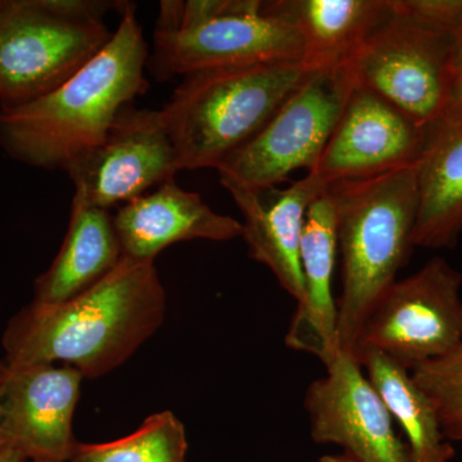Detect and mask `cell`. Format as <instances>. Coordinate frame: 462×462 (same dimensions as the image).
Masks as SVG:
<instances>
[{"label": "cell", "instance_id": "1", "mask_svg": "<svg viewBox=\"0 0 462 462\" xmlns=\"http://www.w3.org/2000/svg\"><path fill=\"white\" fill-rule=\"evenodd\" d=\"M166 293L154 261L123 257L107 276L65 302L32 300L3 336L9 367L63 363L84 378L123 365L162 325Z\"/></svg>", "mask_w": 462, "mask_h": 462}, {"label": "cell", "instance_id": "2", "mask_svg": "<svg viewBox=\"0 0 462 462\" xmlns=\"http://www.w3.org/2000/svg\"><path fill=\"white\" fill-rule=\"evenodd\" d=\"M106 47L56 89L0 109V145L18 162L67 171L106 138L148 88V45L135 5L125 2Z\"/></svg>", "mask_w": 462, "mask_h": 462}, {"label": "cell", "instance_id": "3", "mask_svg": "<svg viewBox=\"0 0 462 462\" xmlns=\"http://www.w3.org/2000/svg\"><path fill=\"white\" fill-rule=\"evenodd\" d=\"M418 165L328 187L342 257L337 331L340 351L351 357L367 315L397 282L415 248Z\"/></svg>", "mask_w": 462, "mask_h": 462}, {"label": "cell", "instance_id": "4", "mask_svg": "<svg viewBox=\"0 0 462 462\" xmlns=\"http://www.w3.org/2000/svg\"><path fill=\"white\" fill-rule=\"evenodd\" d=\"M311 74L300 62H276L184 76L160 109L179 171L217 170Z\"/></svg>", "mask_w": 462, "mask_h": 462}, {"label": "cell", "instance_id": "5", "mask_svg": "<svg viewBox=\"0 0 462 462\" xmlns=\"http://www.w3.org/2000/svg\"><path fill=\"white\" fill-rule=\"evenodd\" d=\"M158 79L206 69L300 62L296 27L260 0H163L154 27Z\"/></svg>", "mask_w": 462, "mask_h": 462}, {"label": "cell", "instance_id": "6", "mask_svg": "<svg viewBox=\"0 0 462 462\" xmlns=\"http://www.w3.org/2000/svg\"><path fill=\"white\" fill-rule=\"evenodd\" d=\"M125 2L3 0L0 7V109L56 89L112 38L105 16Z\"/></svg>", "mask_w": 462, "mask_h": 462}, {"label": "cell", "instance_id": "7", "mask_svg": "<svg viewBox=\"0 0 462 462\" xmlns=\"http://www.w3.org/2000/svg\"><path fill=\"white\" fill-rule=\"evenodd\" d=\"M355 84L351 63L310 75L257 135L221 163V184L276 187L298 169L314 171Z\"/></svg>", "mask_w": 462, "mask_h": 462}, {"label": "cell", "instance_id": "8", "mask_svg": "<svg viewBox=\"0 0 462 462\" xmlns=\"http://www.w3.org/2000/svg\"><path fill=\"white\" fill-rule=\"evenodd\" d=\"M462 275L434 257L397 281L367 315L352 358L380 354L412 372L462 345Z\"/></svg>", "mask_w": 462, "mask_h": 462}, {"label": "cell", "instance_id": "9", "mask_svg": "<svg viewBox=\"0 0 462 462\" xmlns=\"http://www.w3.org/2000/svg\"><path fill=\"white\" fill-rule=\"evenodd\" d=\"M451 36L389 11L351 65L356 81L430 130L445 107L451 79Z\"/></svg>", "mask_w": 462, "mask_h": 462}, {"label": "cell", "instance_id": "10", "mask_svg": "<svg viewBox=\"0 0 462 462\" xmlns=\"http://www.w3.org/2000/svg\"><path fill=\"white\" fill-rule=\"evenodd\" d=\"M179 171L160 109L125 108L106 138L67 170L74 199L108 209L172 180Z\"/></svg>", "mask_w": 462, "mask_h": 462}, {"label": "cell", "instance_id": "11", "mask_svg": "<svg viewBox=\"0 0 462 462\" xmlns=\"http://www.w3.org/2000/svg\"><path fill=\"white\" fill-rule=\"evenodd\" d=\"M327 375L312 382L305 410L312 439L337 445L357 462H412L406 440L394 430L393 418L361 365L340 352Z\"/></svg>", "mask_w": 462, "mask_h": 462}, {"label": "cell", "instance_id": "12", "mask_svg": "<svg viewBox=\"0 0 462 462\" xmlns=\"http://www.w3.org/2000/svg\"><path fill=\"white\" fill-rule=\"evenodd\" d=\"M428 130L356 81L314 173L329 182L373 178L420 161Z\"/></svg>", "mask_w": 462, "mask_h": 462}, {"label": "cell", "instance_id": "13", "mask_svg": "<svg viewBox=\"0 0 462 462\" xmlns=\"http://www.w3.org/2000/svg\"><path fill=\"white\" fill-rule=\"evenodd\" d=\"M8 369L2 402L5 442L27 460L69 461L78 445L72 421L83 374L69 365Z\"/></svg>", "mask_w": 462, "mask_h": 462}, {"label": "cell", "instance_id": "14", "mask_svg": "<svg viewBox=\"0 0 462 462\" xmlns=\"http://www.w3.org/2000/svg\"><path fill=\"white\" fill-rule=\"evenodd\" d=\"M223 185L243 216L242 236L249 256L269 267L279 284L300 303L303 298L300 240L307 209L329 182L309 172L282 190Z\"/></svg>", "mask_w": 462, "mask_h": 462}, {"label": "cell", "instance_id": "15", "mask_svg": "<svg viewBox=\"0 0 462 462\" xmlns=\"http://www.w3.org/2000/svg\"><path fill=\"white\" fill-rule=\"evenodd\" d=\"M112 220L123 256L138 261H154L176 243L227 242L243 233L240 221L217 214L199 193L179 187L175 179L125 203Z\"/></svg>", "mask_w": 462, "mask_h": 462}, {"label": "cell", "instance_id": "16", "mask_svg": "<svg viewBox=\"0 0 462 462\" xmlns=\"http://www.w3.org/2000/svg\"><path fill=\"white\" fill-rule=\"evenodd\" d=\"M337 254L336 212L327 189L307 209L300 240L303 298L285 337L289 348L315 356L325 366L342 352L333 296Z\"/></svg>", "mask_w": 462, "mask_h": 462}, {"label": "cell", "instance_id": "17", "mask_svg": "<svg viewBox=\"0 0 462 462\" xmlns=\"http://www.w3.org/2000/svg\"><path fill=\"white\" fill-rule=\"evenodd\" d=\"M263 8L296 27L310 72L349 65L389 16L388 0H279Z\"/></svg>", "mask_w": 462, "mask_h": 462}, {"label": "cell", "instance_id": "18", "mask_svg": "<svg viewBox=\"0 0 462 462\" xmlns=\"http://www.w3.org/2000/svg\"><path fill=\"white\" fill-rule=\"evenodd\" d=\"M123 257L108 209L72 199L62 247L50 269L36 279L33 300L65 302L102 281Z\"/></svg>", "mask_w": 462, "mask_h": 462}, {"label": "cell", "instance_id": "19", "mask_svg": "<svg viewBox=\"0 0 462 462\" xmlns=\"http://www.w3.org/2000/svg\"><path fill=\"white\" fill-rule=\"evenodd\" d=\"M415 247L454 248L462 234V126H431L418 165Z\"/></svg>", "mask_w": 462, "mask_h": 462}, {"label": "cell", "instance_id": "20", "mask_svg": "<svg viewBox=\"0 0 462 462\" xmlns=\"http://www.w3.org/2000/svg\"><path fill=\"white\" fill-rule=\"evenodd\" d=\"M367 379L402 428L412 462H448L455 456L440 430L436 407L411 372L380 354H367L360 363Z\"/></svg>", "mask_w": 462, "mask_h": 462}, {"label": "cell", "instance_id": "21", "mask_svg": "<svg viewBox=\"0 0 462 462\" xmlns=\"http://www.w3.org/2000/svg\"><path fill=\"white\" fill-rule=\"evenodd\" d=\"M187 433L171 411L154 413L130 436L99 443H78L67 462H187Z\"/></svg>", "mask_w": 462, "mask_h": 462}, {"label": "cell", "instance_id": "22", "mask_svg": "<svg viewBox=\"0 0 462 462\" xmlns=\"http://www.w3.org/2000/svg\"><path fill=\"white\" fill-rule=\"evenodd\" d=\"M411 376L436 407L446 439L462 440V345L415 367Z\"/></svg>", "mask_w": 462, "mask_h": 462}, {"label": "cell", "instance_id": "23", "mask_svg": "<svg viewBox=\"0 0 462 462\" xmlns=\"http://www.w3.org/2000/svg\"><path fill=\"white\" fill-rule=\"evenodd\" d=\"M389 11L440 35H454L462 18V0H388Z\"/></svg>", "mask_w": 462, "mask_h": 462}, {"label": "cell", "instance_id": "24", "mask_svg": "<svg viewBox=\"0 0 462 462\" xmlns=\"http://www.w3.org/2000/svg\"><path fill=\"white\" fill-rule=\"evenodd\" d=\"M462 126V67L451 69L448 93L439 120L433 126Z\"/></svg>", "mask_w": 462, "mask_h": 462}, {"label": "cell", "instance_id": "25", "mask_svg": "<svg viewBox=\"0 0 462 462\" xmlns=\"http://www.w3.org/2000/svg\"><path fill=\"white\" fill-rule=\"evenodd\" d=\"M449 63H451V69L462 67V18L451 38V57H449Z\"/></svg>", "mask_w": 462, "mask_h": 462}, {"label": "cell", "instance_id": "26", "mask_svg": "<svg viewBox=\"0 0 462 462\" xmlns=\"http://www.w3.org/2000/svg\"><path fill=\"white\" fill-rule=\"evenodd\" d=\"M26 456L16 446L5 442L0 446V462H25Z\"/></svg>", "mask_w": 462, "mask_h": 462}, {"label": "cell", "instance_id": "27", "mask_svg": "<svg viewBox=\"0 0 462 462\" xmlns=\"http://www.w3.org/2000/svg\"><path fill=\"white\" fill-rule=\"evenodd\" d=\"M8 373V365L0 363V446L5 443V434H3L2 430V402L3 396H5V384H7Z\"/></svg>", "mask_w": 462, "mask_h": 462}, {"label": "cell", "instance_id": "28", "mask_svg": "<svg viewBox=\"0 0 462 462\" xmlns=\"http://www.w3.org/2000/svg\"><path fill=\"white\" fill-rule=\"evenodd\" d=\"M318 462H357V461H355L354 458L349 457V456L342 454V455L322 456L321 458H319Z\"/></svg>", "mask_w": 462, "mask_h": 462}, {"label": "cell", "instance_id": "29", "mask_svg": "<svg viewBox=\"0 0 462 462\" xmlns=\"http://www.w3.org/2000/svg\"><path fill=\"white\" fill-rule=\"evenodd\" d=\"M32 462H56V461L36 460V461H32Z\"/></svg>", "mask_w": 462, "mask_h": 462}, {"label": "cell", "instance_id": "30", "mask_svg": "<svg viewBox=\"0 0 462 462\" xmlns=\"http://www.w3.org/2000/svg\"><path fill=\"white\" fill-rule=\"evenodd\" d=\"M3 0H0V7H2Z\"/></svg>", "mask_w": 462, "mask_h": 462}]
</instances>
